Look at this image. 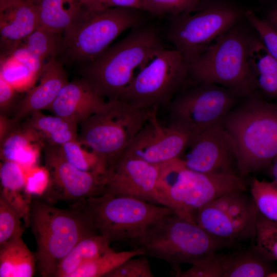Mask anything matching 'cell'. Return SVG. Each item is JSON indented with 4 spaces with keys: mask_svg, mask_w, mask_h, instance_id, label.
Masks as SVG:
<instances>
[{
    "mask_svg": "<svg viewBox=\"0 0 277 277\" xmlns=\"http://www.w3.org/2000/svg\"><path fill=\"white\" fill-rule=\"evenodd\" d=\"M222 124L234 143L241 176L270 166L277 156L276 103L253 95Z\"/></svg>",
    "mask_w": 277,
    "mask_h": 277,
    "instance_id": "6da1fadb",
    "label": "cell"
},
{
    "mask_svg": "<svg viewBox=\"0 0 277 277\" xmlns=\"http://www.w3.org/2000/svg\"><path fill=\"white\" fill-rule=\"evenodd\" d=\"M164 48L153 29L134 30L86 64L82 78L101 97L118 100L134 76V70L142 68Z\"/></svg>",
    "mask_w": 277,
    "mask_h": 277,
    "instance_id": "7a4b0ae2",
    "label": "cell"
},
{
    "mask_svg": "<svg viewBox=\"0 0 277 277\" xmlns=\"http://www.w3.org/2000/svg\"><path fill=\"white\" fill-rule=\"evenodd\" d=\"M53 205L33 196L31 205L29 226L36 243L37 269L43 277L53 276L60 262L80 241L98 233L78 209Z\"/></svg>",
    "mask_w": 277,
    "mask_h": 277,
    "instance_id": "3957f363",
    "label": "cell"
},
{
    "mask_svg": "<svg viewBox=\"0 0 277 277\" xmlns=\"http://www.w3.org/2000/svg\"><path fill=\"white\" fill-rule=\"evenodd\" d=\"M71 206L81 211L110 244L123 241L134 243L153 223L174 211L138 198L108 193L88 197Z\"/></svg>",
    "mask_w": 277,
    "mask_h": 277,
    "instance_id": "277c9868",
    "label": "cell"
},
{
    "mask_svg": "<svg viewBox=\"0 0 277 277\" xmlns=\"http://www.w3.org/2000/svg\"><path fill=\"white\" fill-rule=\"evenodd\" d=\"M237 190H247L245 181L238 174L197 172L186 168L180 159L161 166L158 182L160 204L192 221L207 203Z\"/></svg>",
    "mask_w": 277,
    "mask_h": 277,
    "instance_id": "5b68a950",
    "label": "cell"
},
{
    "mask_svg": "<svg viewBox=\"0 0 277 277\" xmlns=\"http://www.w3.org/2000/svg\"><path fill=\"white\" fill-rule=\"evenodd\" d=\"M134 243L145 254L167 262L175 273L182 264L192 265L223 247L195 222L174 211L153 223Z\"/></svg>",
    "mask_w": 277,
    "mask_h": 277,
    "instance_id": "8992f818",
    "label": "cell"
},
{
    "mask_svg": "<svg viewBox=\"0 0 277 277\" xmlns=\"http://www.w3.org/2000/svg\"><path fill=\"white\" fill-rule=\"evenodd\" d=\"M248 39L237 30L227 31L188 65V75L199 84L220 86L241 96L254 95Z\"/></svg>",
    "mask_w": 277,
    "mask_h": 277,
    "instance_id": "52a82bcc",
    "label": "cell"
},
{
    "mask_svg": "<svg viewBox=\"0 0 277 277\" xmlns=\"http://www.w3.org/2000/svg\"><path fill=\"white\" fill-rule=\"evenodd\" d=\"M151 108H140L120 100L82 121L78 141L90 147L107 168L129 146L148 119Z\"/></svg>",
    "mask_w": 277,
    "mask_h": 277,
    "instance_id": "ba28073f",
    "label": "cell"
},
{
    "mask_svg": "<svg viewBox=\"0 0 277 277\" xmlns=\"http://www.w3.org/2000/svg\"><path fill=\"white\" fill-rule=\"evenodd\" d=\"M136 10L118 7L90 11L82 8L63 31L62 53L71 61L85 64L93 61L120 34L137 24Z\"/></svg>",
    "mask_w": 277,
    "mask_h": 277,
    "instance_id": "9c48e42d",
    "label": "cell"
},
{
    "mask_svg": "<svg viewBox=\"0 0 277 277\" xmlns=\"http://www.w3.org/2000/svg\"><path fill=\"white\" fill-rule=\"evenodd\" d=\"M239 16L236 9L227 5L201 4L193 10L173 15L168 37L188 65L228 31Z\"/></svg>",
    "mask_w": 277,
    "mask_h": 277,
    "instance_id": "30bf717a",
    "label": "cell"
},
{
    "mask_svg": "<svg viewBox=\"0 0 277 277\" xmlns=\"http://www.w3.org/2000/svg\"><path fill=\"white\" fill-rule=\"evenodd\" d=\"M188 75L181 53L164 48L141 68L118 100L140 108L168 105Z\"/></svg>",
    "mask_w": 277,
    "mask_h": 277,
    "instance_id": "8fae6325",
    "label": "cell"
},
{
    "mask_svg": "<svg viewBox=\"0 0 277 277\" xmlns=\"http://www.w3.org/2000/svg\"><path fill=\"white\" fill-rule=\"evenodd\" d=\"M245 190L226 193L199 209L193 221L223 247L254 238L257 210Z\"/></svg>",
    "mask_w": 277,
    "mask_h": 277,
    "instance_id": "7c38bea8",
    "label": "cell"
},
{
    "mask_svg": "<svg viewBox=\"0 0 277 277\" xmlns=\"http://www.w3.org/2000/svg\"><path fill=\"white\" fill-rule=\"evenodd\" d=\"M175 95L168 104L169 126L192 138L222 122L235 102L234 94L223 87L207 84Z\"/></svg>",
    "mask_w": 277,
    "mask_h": 277,
    "instance_id": "4fadbf2b",
    "label": "cell"
},
{
    "mask_svg": "<svg viewBox=\"0 0 277 277\" xmlns=\"http://www.w3.org/2000/svg\"><path fill=\"white\" fill-rule=\"evenodd\" d=\"M46 166L50 173L48 188L41 197L54 204L59 201L72 204L105 192V174L83 171L68 162L59 146L46 144Z\"/></svg>",
    "mask_w": 277,
    "mask_h": 277,
    "instance_id": "5bb4252c",
    "label": "cell"
},
{
    "mask_svg": "<svg viewBox=\"0 0 277 277\" xmlns=\"http://www.w3.org/2000/svg\"><path fill=\"white\" fill-rule=\"evenodd\" d=\"M187 148L185 156L179 158L186 168L205 173L238 174L235 146L222 123L193 137Z\"/></svg>",
    "mask_w": 277,
    "mask_h": 277,
    "instance_id": "9a60e30c",
    "label": "cell"
},
{
    "mask_svg": "<svg viewBox=\"0 0 277 277\" xmlns=\"http://www.w3.org/2000/svg\"><path fill=\"white\" fill-rule=\"evenodd\" d=\"M158 107L151 108L148 119L123 154L162 166L179 159L192 136L171 126L164 127L157 118Z\"/></svg>",
    "mask_w": 277,
    "mask_h": 277,
    "instance_id": "2e32d148",
    "label": "cell"
},
{
    "mask_svg": "<svg viewBox=\"0 0 277 277\" xmlns=\"http://www.w3.org/2000/svg\"><path fill=\"white\" fill-rule=\"evenodd\" d=\"M161 168L123 154L107 169L105 193L134 197L161 205L158 193Z\"/></svg>",
    "mask_w": 277,
    "mask_h": 277,
    "instance_id": "e0dca14e",
    "label": "cell"
},
{
    "mask_svg": "<svg viewBox=\"0 0 277 277\" xmlns=\"http://www.w3.org/2000/svg\"><path fill=\"white\" fill-rule=\"evenodd\" d=\"M37 27V7L31 0H0L1 51L5 55H10Z\"/></svg>",
    "mask_w": 277,
    "mask_h": 277,
    "instance_id": "ac0fdd59",
    "label": "cell"
},
{
    "mask_svg": "<svg viewBox=\"0 0 277 277\" xmlns=\"http://www.w3.org/2000/svg\"><path fill=\"white\" fill-rule=\"evenodd\" d=\"M255 248L227 254L214 253L202 262L205 277H268L274 269L271 263Z\"/></svg>",
    "mask_w": 277,
    "mask_h": 277,
    "instance_id": "d6986e66",
    "label": "cell"
},
{
    "mask_svg": "<svg viewBox=\"0 0 277 277\" xmlns=\"http://www.w3.org/2000/svg\"><path fill=\"white\" fill-rule=\"evenodd\" d=\"M38 85L29 89L20 100L11 118L14 126L33 113L47 109L54 102L62 88L69 81L62 64L55 57L44 65Z\"/></svg>",
    "mask_w": 277,
    "mask_h": 277,
    "instance_id": "ffe728a7",
    "label": "cell"
},
{
    "mask_svg": "<svg viewBox=\"0 0 277 277\" xmlns=\"http://www.w3.org/2000/svg\"><path fill=\"white\" fill-rule=\"evenodd\" d=\"M108 101L98 95L83 78L67 83L52 104L47 109L55 115L78 124L91 115L104 110Z\"/></svg>",
    "mask_w": 277,
    "mask_h": 277,
    "instance_id": "44dd1931",
    "label": "cell"
},
{
    "mask_svg": "<svg viewBox=\"0 0 277 277\" xmlns=\"http://www.w3.org/2000/svg\"><path fill=\"white\" fill-rule=\"evenodd\" d=\"M248 62L255 88L277 103V60L260 39H248Z\"/></svg>",
    "mask_w": 277,
    "mask_h": 277,
    "instance_id": "7402d4cb",
    "label": "cell"
},
{
    "mask_svg": "<svg viewBox=\"0 0 277 277\" xmlns=\"http://www.w3.org/2000/svg\"><path fill=\"white\" fill-rule=\"evenodd\" d=\"M36 268L35 254L22 236L0 245V277H32Z\"/></svg>",
    "mask_w": 277,
    "mask_h": 277,
    "instance_id": "603a6c76",
    "label": "cell"
},
{
    "mask_svg": "<svg viewBox=\"0 0 277 277\" xmlns=\"http://www.w3.org/2000/svg\"><path fill=\"white\" fill-rule=\"evenodd\" d=\"M110 245L107 240L98 233L83 238L61 260L53 276L70 277L87 263L112 250Z\"/></svg>",
    "mask_w": 277,
    "mask_h": 277,
    "instance_id": "cb8c5ba5",
    "label": "cell"
},
{
    "mask_svg": "<svg viewBox=\"0 0 277 277\" xmlns=\"http://www.w3.org/2000/svg\"><path fill=\"white\" fill-rule=\"evenodd\" d=\"M36 5L37 27L61 34L82 9L78 0H41Z\"/></svg>",
    "mask_w": 277,
    "mask_h": 277,
    "instance_id": "d4e9b609",
    "label": "cell"
},
{
    "mask_svg": "<svg viewBox=\"0 0 277 277\" xmlns=\"http://www.w3.org/2000/svg\"><path fill=\"white\" fill-rule=\"evenodd\" d=\"M24 123L38 131L46 144L61 146L77 140V122L55 115H47L41 111L31 114Z\"/></svg>",
    "mask_w": 277,
    "mask_h": 277,
    "instance_id": "484cf974",
    "label": "cell"
},
{
    "mask_svg": "<svg viewBox=\"0 0 277 277\" xmlns=\"http://www.w3.org/2000/svg\"><path fill=\"white\" fill-rule=\"evenodd\" d=\"M145 254L141 247L129 251L116 252L112 249L87 263L70 277H101L105 275L127 260Z\"/></svg>",
    "mask_w": 277,
    "mask_h": 277,
    "instance_id": "4316f807",
    "label": "cell"
},
{
    "mask_svg": "<svg viewBox=\"0 0 277 277\" xmlns=\"http://www.w3.org/2000/svg\"><path fill=\"white\" fill-rule=\"evenodd\" d=\"M32 143H46L40 132L24 123H20L10 130L1 142V159L15 162L18 152Z\"/></svg>",
    "mask_w": 277,
    "mask_h": 277,
    "instance_id": "83f0119b",
    "label": "cell"
},
{
    "mask_svg": "<svg viewBox=\"0 0 277 277\" xmlns=\"http://www.w3.org/2000/svg\"><path fill=\"white\" fill-rule=\"evenodd\" d=\"M21 46L44 63L46 58L55 57L62 53L63 36L37 27Z\"/></svg>",
    "mask_w": 277,
    "mask_h": 277,
    "instance_id": "f1b7e54d",
    "label": "cell"
},
{
    "mask_svg": "<svg viewBox=\"0 0 277 277\" xmlns=\"http://www.w3.org/2000/svg\"><path fill=\"white\" fill-rule=\"evenodd\" d=\"M250 192L258 213L277 225V184L253 177Z\"/></svg>",
    "mask_w": 277,
    "mask_h": 277,
    "instance_id": "f546056e",
    "label": "cell"
},
{
    "mask_svg": "<svg viewBox=\"0 0 277 277\" xmlns=\"http://www.w3.org/2000/svg\"><path fill=\"white\" fill-rule=\"evenodd\" d=\"M59 147L65 159L79 169L101 174L106 173V163L93 151L89 152L83 149L77 140L67 142Z\"/></svg>",
    "mask_w": 277,
    "mask_h": 277,
    "instance_id": "4dcf8cb0",
    "label": "cell"
},
{
    "mask_svg": "<svg viewBox=\"0 0 277 277\" xmlns=\"http://www.w3.org/2000/svg\"><path fill=\"white\" fill-rule=\"evenodd\" d=\"M255 248L267 260L277 261V225L257 212Z\"/></svg>",
    "mask_w": 277,
    "mask_h": 277,
    "instance_id": "1f68e13d",
    "label": "cell"
},
{
    "mask_svg": "<svg viewBox=\"0 0 277 277\" xmlns=\"http://www.w3.org/2000/svg\"><path fill=\"white\" fill-rule=\"evenodd\" d=\"M17 211L0 195V245L22 236L26 228Z\"/></svg>",
    "mask_w": 277,
    "mask_h": 277,
    "instance_id": "d6a6232c",
    "label": "cell"
},
{
    "mask_svg": "<svg viewBox=\"0 0 277 277\" xmlns=\"http://www.w3.org/2000/svg\"><path fill=\"white\" fill-rule=\"evenodd\" d=\"M130 258L107 273L105 277H153L146 256Z\"/></svg>",
    "mask_w": 277,
    "mask_h": 277,
    "instance_id": "836d02e7",
    "label": "cell"
},
{
    "mask_svg": "<svg viewBox=\"0 0 277 277\" xmlns=\"http://www.w3.org/2000/svg\"><path fill=\"white\" fill-rule=\"evenodd\" d=\"M150 13L154 14H181L193 10L201 4L200 0H147Z\"/></svg>",
    "mask_w": 277,
    "mask_h": 277,
    "instance_id": "e575fe53",
    "label": "cell"
},
{
    "mask_svg": "<svg viewBox=\"0 0 277 277\" xmlns=\"http://www.w3.org/2000/svg\"><path fill=\"white\" fill-rule=\"evenodd\" d=\"M82 7L90 11H100L123 7L150 12L147 0H78Z\"/></svg>",
    "mask_w": 277,
    "mask_h": 277,
    "instance_id": "d590c367",
    "label": "cell"
},
{
    "mask_svg": "<svg viewBox=\"0 0 277 277\" xmlns=\"http://www.w3.org/2000/svg\"><path fill=\"white\" fill-rule=\"evenodd\" d=\"M245 15L250 24L258 33L261 41L277 60V33L265 19L259 18L252 11H247Z\"/></svg>",
    "mask_w": 277,
    "mask_h": 277,
    "instance_id": "8d00e7d4",
    "label": "cell"
},
{
    "mask_svg": "<svg viewBox=\"0 0 277 277\" xmlns=\"http://www.w3.org/2000/svg\"><path fill=\"white\" fill-rule=\"evenodd\" d=\"M50 182V173L45 166L37 165L26 169V187L33 196L41 197L47 190Z\"/></svg>",
    "mask_w": 277,
    "mask_h": 277,
    "instance_id": "74e56055",
    "label": "cell"
},
{
    "mask_svg": "<svg viewBox=\"0 0 277 277\" xmlns=\"http://www.w3.org/2000/svg\"><path fill=\"white\" fill-rule=\"evenodd\" d=\"M17 91L3 77L0 75V109L1 114L7 116L10 111L15 110Z\"/></svg>",
    "mask_w": 277,
    "mask_h": 277,
    "instance_id": "f35d334b",
    "label": "cell"
},
{
    "mask_svg": "<svg viewBox=\"0 0 277 277\" xmlns=\"http://www.w3.org/2000/svg\"><path fill=\"white\" fill-rule=\"evenodd\" d=\"M265 20L277 33V4L270 10Z\"/></svg>",
    "mask_w": 277,
    "mask_h": 277,
    "instance_id": "ab89813d",
    "label": "cell"
},
{
    "mask_svg": "<svg viewBox=\"0 0 277 277\" xmlns=\"http://www.w3.org/2000/svg\"><path fill=\"white\" fill-rule=\"evenodd\" d=\"M270 166L272 181L277 184V156L273 160Z\"/></svg>",
    "mask_w": 277,
    "mask_h": 277,
    "instance_id": "60d3db41",
    "label": "cell"
},
{
    "mask_svg": "<svg viewBox=\"0 0 277 277\" xmlns=\"http://www.w3.org/2000/svg\"><path fill=\"white\" fill-rule=\"evenodd\" d=\"M268 277H277V271H272L269 274Z\"/></svg>",
    "mask_w": 277,
    "mask_h": 277,
    "instance_id": "b9f144b4",
    "label": "cell"
},
{
    "mask_svg": "<svg viewBox=\"0 0 277 277\" xmlns=\"http://www.w3.org/2000/svg\"><path fill=\"white\" fill-rule=\"evenodd\" d=\"M34 4H37L41 0H31Z\"/></svg>",
    "mask_w": 277,
    "mask_h": 277,
    "instance_id": "7bdbcfd3",
    "label": "cell"
}]
</instances>
